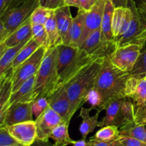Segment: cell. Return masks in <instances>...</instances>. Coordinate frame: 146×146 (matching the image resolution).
<instances>
[{
	"label": "cell",
	"instance_id": "cell-1",
	"mask_svg": "<svg viewBox=\"0 0 146 146\" xmlns=\"http://www.w3.org/2000/svg\"><path fill=\"white\" fill-rule=\"evenodd\" d=\"M131 76L129 72L122 71L113 65L108 56L104 57L94 89L100 101L99 106L96 108L98 112L105 110L111 101L126 98L125 89Z\"/></svg>",
	"mask_w": 146,
	"mask_h": 146
},
{
	"label": "cell",
	"instance_id": "cell-2",
	"mask_svg": "<svg viewBox=\"0 0 146 146\" xmlns=\"http://www.w3.org/2000/svg\"><path fill=\"white\" fill-rule=\"evenodd\" d=\"M104 57H99L91 63L64 86L71 101L70 116L71 118L76 112L88 101L90 95L95 88Z\"/></svg>",
	"mask_w": 146,
	"mask_h": 146
},
{
	"label": "cell",
	"instance_id": "cell-3",
	"mask_svg": "<svg viewBox=\"0 0 146 146\" xmlns=\"http://www.w3.org/2000/svg\"><path fill=\"white\" fill-rule=\"evenodd\" d=\"M57 68L60 86H65L99 56L87 54L80 48L60 44L57 46Z\"/></svg>",
	"mask_w": 146,
	"mask_h": 146
},
{
	"label": "cell",
	"instance_id": "cell-4",
	"mask_svg": "<svg viewBox=\"0 0 146 146\" xmlns=\"http://www.w3.org/2000/svg\"><path fill=\"white\" fill-rule=\"evenodd\" d=\"M57 47L48 48L36 74L34 97L48 98L60 86V79L57 68Z\"/></svg>",
	"mask_w": 146,
	"mask_h": 146
},
{
	"label": "cell",
	"instance_id": "cell-5",
	"mask_svg": "<svg viewBox=\"0 0 146 146\" xmlns=\"http://www.w3.org/2000/svg\"><path fill=\"white\" fill-rule=\"evenodd\" d=\"M128 7L132 11L131 23L126 32L114 42L115 48L131 44L144 46L146 43V24L138 11L136 2L129 0Z\"/></svg>",
	"mask_w": 146,
	"mask_h": 146
},
{
	"label": "cell",
	"instance_id": "cell-6",
	"mask_svg": "<svg viewBox=\"0 0 146 146\" xmlns=\"http://www.w3.org/2000/svg\"><path fill=\"white\" fill-rule=\"evenodd\" d=\"M47 49L45 46L39 47L17 68L13 76L12 93L17 91L29 78L37 74Z\"/></svg>",
	"mask_w": 146,
	"mask_h": 146
},
{
	"label": "cell",
	"instance_id": "cell-7",
	"mask_svg": "<svg viewBox=\"0 0 146 146\" xmlns=\"http://www.w3.org/2000/svg\"><path fill=\"white\" fill-rule=\"evenodd\" d=\"M38 6V0H27L19 7L7 11L0 17V21L4 24L10 35L31 17L33 11Z\"/></svg>",
	"mask_w": 146,
	"mask_h": 146
},
{
	"label": "cell",
	"instance_id": "cell-8",
	"mask_svg": "<svg viewBox=\"0 0 146 146\" xmlns=\"http://www.w3.org/2000/svg\"><path fill=\"white\" fill-rule=\"evenodd\" d=\"M143 46L141 44H131L116 47L108 56L117 68L129 72L133 68Z\"/></svg>",
	"mask_w": 146,
	"mask_h": 146
},
{
	"label": "cell",
	"instance_id": "cell-9",
	"mask_svg": "<svg viewBox=\"0 0 146 146\" xmlns=\"http://www.w3.org/2000/svg\"><path fill=\"white\" fill-rule=\"evenodd\" d=\"M32 103H18L7 108L0 115V128L26 121H34Z\"/></svg>",
	"mask_w": 146,
	"mask_h": 146
},
{
	"label": "cell",
	"instance_id": "cell-10",
	"mask_svg": "<svg viewBox=\"0 0 146 146\" xmlns=\"http://www.w3.org/2000/svg\"><path fill=\"white\" fill-rule=\"evenodd\" d=\"M64 121V120L59 114L48 106L35 120L37 132L36 140L48 141L54 128Z\"/></svg>",
	"mask_w": 146,
	"mask_h": 146
},
{
	"label": "cell",
	"instance_id": "cell-11",
	"mask_svg": "<svg viewBox=\"0 0 146 146\" xmlns=\"http://www.w3.org/2000/svg\"><path fill=\"white\" fill-rule=\"evenodd\" d=\"M106 0H97L92 8L86 11L84 23V29L80 38L78 48L82 46L84 41L96 30L101 28L102 22L103 14L105 8Z\"/></svg>",
	"mask_w": 146,
	"mask_h": 146
},
{
	"label": "cell",
	"instance_id": "cell-12",
	"mask_svg": "<svg viewBox=\"0 0 146 146\" xmlns=\"http://www.w3.org/2000/svg\"><path fill=\"white\" fill-rule=\"evenodd\" d=\"M4 128H6L10 135L24 146L31 145L36 140L37 132L35 121H26Z\"/></svg>",
	"mask_w": 146,
	"mask_h": 146
},
{
	"label": "cell",
	"instance_id": "cell-13",
	"mask_svg": "<svg viewBox=\"0 0 146 146\" xmlns=\"http://www.w3.org/2000/svg\"><path fill=\"white\" fill-rule=\"evenodd\" d=\"M115 48L113 44H109L103 41L101 28L93 32L80 47V48L86 51L87 54L99 56L110 55Z\"/></svg>",
	"mask_w": 146,
	"mask_h": 146
},
{
	"label": "cell",
	"instance_id": "cell-14",
	"mask_svg": "<svg viewBox=\"0 0 146 146\" xmlns=\"http://www.w3.org/2000/svg\"><path fill=\"white\" fill-rule=\"evenodd\" d=\"M48 99L49 106L59 114L64 121L70 123L71 105L65 86H61L58 87Z\"/></svg>",
	"mask_w": 146,
	"mask_h": 146
},
{
	"label": "cell",
	"instance_id": "cell-15",
	"mask_svg": "<svg viewBox=\"0 0 146 146\" xmlns=\"http://www.w3.org/2000/svg\"><path fill=\"white\" fill-rule=\"evenodd\" d=\"M131 18L132 11L128 7L115 8L112 19V33L114 42L126 32Z\"/></svg>",
	"mask_w": 146,
	"mask_h": 146
},
{
	"label": "cell",
	"instance_id": "cell-16",
	"mask_svg": "<svg viewBox=\"0 0 146 146\" xmlns=\"http://www.w3.org/2000/svg\"><path fill=\"white\" fill-rule=\"evenodd\" d=\"M125 96L133 100L135 106L146 102V78H140L131 76L127 83Z\"/></svg>",
	"mask_w": 146,
	"mask_h": 146
},
{
	"label": "cell",
	"instance_id": "cell-17",
	"mask_svg": "<svg viewBox=\"0 0 146 146\" xmlns=\"http://www.w3.org/2000/svg\"><path fill=\"white\" fill-rule=\"evenodd\" d=\"M36 74L29 78L17 91L11 94L8 108L18 103H32L35 100L34 91Z\"/></svg>",
	"mask_w": 146,
	"mask_h": 146
},
{
	"label": "cell",
	"instance_id": "cell-18",
	"mask_svg": "<svg viewBox=\"0 0 146 146\" xmlns=\"http://www.w3.org/2000/svg\"><path fill=\"white\" fill-rule=\"evenodd\" d=\"M115 8V7L110 0H106L105 8H104L101 26V36H102L103 41L106 43L113 44V36L112 33V19Z\"/></svg>",
	"mask_w": 146,
	"mask_h": 146
},
{
	"label": "cell",
	"instance_id": "cell-19",
	"mask_svg": "<svg viewBox=\"0 0 146 146\" xmlns=\"http://www.w3.org/2000/svg\"><path fill=\"white\" fill-rule=\"evenodd\" d=\"M85 14L86 11L78 9L76 16L75 17H73L72 24H71L65 45L78 48L80 38H81L83 29H84Z\"/></svg>",
	"mask_w": 146,
	"mask_h": 146
},
{
	"label": "cell",
	"instance_id": "cell-20",
	"mask_svg": "<svg viewBox=\"0 0 146 146\" xmlns=\"http://www.w3.org/2000/svg\"><path fill=\"white\" fill-rule=\"evenodd\" d=\"M31 38H32V24L29 18L12 34H10L3 44L9 48L17 46L25 41H29Z\"/></svg>",
	"mask_w": 146,
	"mask_h": 146
},
{
	"label": "cell",
	"instance_id": "cell-21",
	"mask_svg": "<svg viewBox=\"0 0 146 146\" xmlns=\"http://www.w3.org/2000/svg\"><path fill=\"white\" fill-rule=\"evenodd\" d=\"M94 108L93 106L88 108H81L79 116L82 118V122L79 127V131L82 135L83 139H86L87 136L90 133H92L96 127H98V115L100 112L97 111L96 113L93 116L90 115V112Z\"/></svg>",
	"mask_w": 146,
	"mask_h": 146
},
{
	"label": "cell",
	"instance_id": "cell-22",
	"mask_svg": "<svg viewBox=\"0 0 146 146\" xmlns=\"http://www.w3.org/2000/svg\"><path fill=\"white\" fill-rule=\"evenodd\" d=\"M135 106L131 101L125 98L121 105L118 118L114 125L121 128L128 124L135 123Z\"/></svg>",
	"mask_w": 146,
	"mask_h": 146
},
{
	"label": "cell",
	"instance_id": "cell-23",
	"mask_svg": "<svg viewBox=\"0 0 146 146\" xmlns=\"http://www.w3.org/2000/svg\"><path fill=\"white\" fill-rule=\"evenodd\" d=\"M39 47L41 46H40L38 44V43L34 40V38H31V39L26 44V45L21 48V51L18 53L17 56L15 57L14 61L11 63V66H10L9 68H11L13 73L14 74V72L17 71V69L20 66V65L22 64L25 61H27L29 57H31V56H32V54H34Z\"/></svg>",
	"mask_w": 146,
	"mask_h": 146
},
{
	"label": "cell",
	"instance_id": "cell-24",
	"mask_svg": "<svg viewBox=\"0 0 146 146\" xmlns=\"http://www.w3.org/2000/svg\"><path fill=\"white\" fill-rule=\"evenodd\" d=\"M68 125V123L64 121L54 128L50 137L54 141L53 146H67L75 143V141H73L69 136Z\"/></svg>",
	"mask_w": 146,
	"mask_h": 146
},
{
	"label": "cell",
	"instance_id": "cell-25",
	"mask_svg": "<svg viewBox=\"0 0 146 146\" xmlns=\"http://www.w3.org/2000/svg\"><path fill=\"white\" fill-rule=\"evenodd\" d=\"M126 98H119V99L114 100L111 101L107 107L106 108V115L102 121H101L98 123V127L106 126L109 125H114L117 118H118V113L121 110V105L123 102Z\"/></svg>",
	"mask_w": 146,
	"mask_h": 146
},
{
	"label": "cell",
	"instance_id": "cell-26",
	"mask_svg": "<svg viewBox=\"0 0 146 146\" xmlns=\"http://www.w3.org/2000/svg\"><path fill=\"white\" fill-rule=\"evenodd\" d=\"M47 35H48V48L56 47L57 46L61 44V38H60L59 32L57 28L56 22L55 19V11L48 21L44 24Z\"/></svg>",
	"mask_w": 146,
	"mask_h": 146
},
{
	"label": "cell",
	"instance_id": "cell-27",
	"mask_svg": "<svg viewBox=\"0 0 146 146\" xmlns=\"http://www.w3.org/2000/svg\"><path fill=\"white\" fill-rule=\"evenodd\" d=\"M29 41H24L15 46L9 47L7 48L6 52L0 57V75H1L4 71H7L11 66V63L17 56L18 53L21 51V48L26 45V44Z\"/></svg>",
	"mask_w": 146,
	"mask_h": 146
},
{
	"label": "cell",
	"instance_id": "cell-28",
	"mask_svg": "<svg viewBox=\"0 0 146 146\" xmlns=\"http://www.w3.org/2000/svg\"><path fill=\"white\" fill-rule=\"evenodd\" d=\"M119 128L115 125H109L102 127L95 135L90 138L91 141H110L119 138Z\"/></svg>",
	"mask_w": 146,
	"mask_h": 146
},
{
	"label": "cell",
	"instance_id": "cell-29",
	"mask_svg": "<svg viewBox=\"0 0 146 146\" xmlns=\"http://www.w3.org/2000/svg\"><path fill=\"white\" fill-rule=\"evenodd\" d=\"M120 135L132 137L146 143V128L145 125H137L135 123L128 124L119 128Z\"/></svg>",
	"mask_w": 146,
	"mask_h": 146
},
{
	"label": "cell",
	"instance_id": "cell-30",
	"mask_svg": "<svg viewBox=\"0 0 146 146\" xmlns=\"http://www.w3.org/2000/svg\"><path fill=\"white\" fill-rule=\"evenodd\" d=\"M55 9H50L48 7L38 6L31 14L30 20L31 24H41L44 25L48 19L52 16Z\"/></svg>",
	"mask_w": 146,
	"mask_h": 146
},
{
	"label": "cell",
	"instance_id": "cell-31",
	"mask_svg": "<svg viewBox=\"0 0 146 146\" xmlns=\"http://www.w3.org/2000/svg\"><path fill=\"white\" fill-rule=\"evenodd\" d=\"M129 74L132 76L143 78L146 76V43L134 65L133 68Z\"/></svg>",
	"mask_w": 146,
	"mask_h": 146
},
{
	"label": "cell",
	"instance_id": "cell-32",
	"mask_svg": "<svg viewBox=\"0 0 146 146\" xmlns=\"http://www.w3.org/2000/svg\"><path fill=\"white\" fill-rule=\"evenodd\" d=\"M32 38H34V40L38 43L40 46H45L48 48V35L44 25L33 24Z\"/></svg>",
	"mask_w": 146,
	"mask_h": 146
},
{
	"label": "cell",
	"instance_id": "cell-33",
	"mask_svg": "<svg viewBox=\"0 0 146 146\" xmlns=\"http://www.w3.org/2000/svg\"><path fill=\"white\" fill-rule=\"evenodd\" d=\"M48 99L44 97H38L36 98L32 102V111L34 115L36 116V118H38L48 107Z\"/></svg>",
	"mask_w": 146,
	"mask_h": 146
},
{
	"label": "cell",
	"instance_id": "cell-34",
	"mask_svg": "<svg viewBox=\"0 0 146 146\" xmlns=\"http://www.w3.org/2000/svg\"><path fill=\"white\" fill-rule=\"evenodd\" d=\"M0 146H24L11 136L6 128H0Z\"/></svg>",
	"mask_w": 146,
	"mask_h": 146
},
{
	"label": "cell",
	"instance_id": "cell-35",
	"mask_svg": "<svg viewBox=\"0 0 146 146\" xmlns=\"http://www.w3.org/2000/svg\"><path fill=\"white\" fill-rule=\"evenodd\" d=\"M135 123L137 125L146 126V104L135 106Z\"/></svg>",
	"mask_w": 146,
	"mask_h": 146
},
{
	"label": "cell",
	"instance_id": "cell-36",
	"mask_svg": "<svg viewBox=\"0 0 146 146\" xmlns=\"http://www.w3.org/2000/svg\"><path fill=\"white\" fill-rule=\"evenodd\" d=\"M118 146H146V143L132 137L121 135Z\"/></svg>",
	"mask_w": 146,
	"mask_h": 146
},
{
	"label": "cell",
	"instance_id": "cell-37",
	"mask_svg": "<svg viewBox=\"0 0 146 146\" xmlns=\"http://www.w3.org/2000/svg\"><path fill=\"white\" fill-rule=\"evenodd\" d=\"M26 1H27V0H5V10H4V14L7 11L12 9L19 7L20 5L24 4Z\"/></svg>",
	"mask_w": 146,
	"mask_h": 146
},
{
	"label": "cell",
	"instance_id": "cell-38",
	"mask_svg": "<svg viewBox=\"0 0 146 146\" xmlns=\"http://www.w3.org/2000/svg\"><path fill=\"white\" fill-rule=\"evenodd\" d=\"M121 136L116 139L110 141H93L94 142L93 146H118Z\"/></svg>",
	"mask_w": 146,
	"mask_h": 146
},
{
	"label": "cell",
	"instance_id": "cell-39",
	"mask_svg": "<svg viewBox=\"0 0 146 146\" xmlns=\"http://www.w3.org/2000/svg\"><path fill=\"white\" fill-rule=\"evenodd\" d=\"M94 4L91 0H79L80 8L78 9H82L86 11H88L92 8Z\"/></svg>",
	"mask_w": 146,
	"mask_h": 146
},
{
	"label": "cell",
	"instance_id": "cell-40",
	"mask_svg": "<svg viewBox=\"0 0 146 146\" xmlns=\"http://www.w3.org/2000/svg\"><path fill=\"white\" fill-rule=\"evenodd\" d=\"M63 6H64V0H50L48 7L53 9H56Z\"/></svg>",
	"mask_w": 146,
	"mask_h": 146
},
{
	"label": "cell",
	"instance_id": "cell-41",
	"mask_svg": "<svg viewBox=\"0 0 146 146\" xmlns=\"http://www.w3.org/2000/svg\"><path fill=\"white\" fill-rule=\"evenodd\" d=\"M114 7H127L129 0H110Z\"/></svg>",
	"mask_w": 146,
	"mask_h": 146
},
{
	"label": "cell",
	"instance_id": "cell-42",
	"mask_svg": "<svg viewBox=\"0 0 146 146\" xmlns=\"http://www.w3.org/2000/svg\"><path fill=\"white\" fill-rule=\"evenodd\" d=\"M137 5H138V11H139L141 15L142 16L146 24V4L145 3H139Z\"/></svg>",
	"mask_w": 146,
	"mask_h": 146
},
{
	"label": "cell",
	"instance_id": "cell-43",
	"mask_svg": "<svg viewBox=\"0 0 146 146\" xmlns=\"http://www.w3.org/2000/svg\"><path fill=\"white\" fill-rule=\"evenodd\" d=\"M94 145V142L93 141H86V139H82L81 141H75L73 146H93Z\"/></svg>",
	"mask_w": 146,
	"mask_h": 146
},
{
	"label": "cell",
	"instance_id": "cell-44",
	"mask_svg": "<svg viewBox=\"0 0 146 146\" xmlns=\"http://www.w3.org/2000/svg\"><path fill=\"white\" fill-rule=\"evenodd\" d=\"M64 6L76 7L78 9L80 8L79 0H64Z\"/></svg>",
	"mask_w": 146,
	"mask_h": 146
},
{
	"label": "cell",
	"instance_id": "cell-45",
	"mask_svg": "<svg viewBox=\"0 0 146 146\" xmlns=\"http://www.w3.org/2000/svg\"><path fill=\"white\" fill-rule=\"evenodd\" d=\"M30 146H53L49 143L48 141H43L40 140H36L35 142Z\"/></svg>",
	"mask_w": 146,
	"mask_h": 146
},
{
	"label": "cell",
	"instance_id": "cell-46",
	"mask_svg": "<svg viewBox=\"0 0 146 146\" xmlns=\"http://www.w3.org/2000/svg\"><path fill=\"white\" fill-rule=\"evenodd\" d=\"M39 1L40 6H42V7H48V4H49L50 0H38Z\"/></svg>",
	"mask_w": 146,
	"mask_h": 146
},
{
	"label": "cell",
	"instance_id": "cell-47",
	"mask_svg": "<svg viewBox=\"0 0 146 146\" xmlns=\"http://www.w3.org/2000/svg\"><path fill=\"white\" fill-rule=\"evenodd\" d=\"M138 4H139V3H145L146 4V0H138Z\"/></svg>",
	"mask_w": 146,
	"mask_h": 146
},
{
	"label": "cell",
	"instance_id": "cell-48",
	"mask_svg": "<svg viewBox=\"0 0 146 146\" xmlns=\"http://www.w3.org/2000/svg\"><path fill=\"white\" fill-rule=\"evenodd\" d=\"M91 1H92V2H93V4H95L96 2V1H97V0H91Z\"/></svg>",
	"mask_w": 146,
	"mask_h": 146
},
{
	"label": "cell",
	"instance_id": "cell-49",
	"mask_svg": "<svg viewBox=\"0 0 146 146\" xmlns=\"http://www.w3.org/2000/svg\"><path fill=\"white\" fill-rule=\"evenodd\" d=\"M145 104H146V102H145Z\"/></svg>",
	"mask_w": 146,
	"mask_h": 146
},
{
	"label": "cell",
	"instance_id": "cell-50",
	"mask_svg": "<svg viewBox=\"0 0 146 146\" xmlns=\"http://www.w3.org/2000/svg\"><path fill=\"white\" fill-rule=\"evenodd\" d=\"M145 78H146V76H145Z\"/></svg>",
	"mask_w": 146,
	"mask_h": 146
}]
</instances>
